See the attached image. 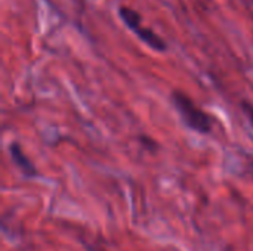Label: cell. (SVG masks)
<instances>
[{
    "instance_id": "6da1fadb",
    "label": "cell",
    "mask_w": 253,
    "mask_h": 251,
    "mask_svg": "<svg viewBox=\"0 0 253 251\" xmlns=\"http://www.w3.org/2000/svg\"><path fill=\"white\" fill-rule=\"evenodd\" d=\"M172 102L182 123L190 130L200 133V135H209L212 132L213 118L203 108H200L187 93L181 90H173Z\"/></svg>"
},
{
    "instance_id": "7a4b0ae2",
    "label": "cell",
    "mask_w": 253,
    "mask_h": 251,
    "mask_svg": "<svg viewBox=\"0 0 253 251\" xmlns=\"http://www.w3.org/2000/svg\"><path fill=\"white\" fill-rule=\"evenodd\" d=\"M9 154H10V160L13 161V164L22 173L24 178L33 179V178H37L39 176V172H37L36 166L25 155V152L22 151V148H21V145L18 142H12L9 145Z\"/></svg>"
},
{
    "instance_id": "3957f363",
    "label": "cell",
    "mask_w": 253,
    "mask_h": 251,
    "mask_svg": "<svg viewBox=\"0 0 253 251\" xmlns=\"http://www.w3.org/2000/svg\"><path fill=\"white\" fill-rule=\"evenodd\" d=\"M145 44H148L151 49H154V50H157V52H165L166 49H168V46H166V41L159 36V34H156L151 28H148V27H138L135 31H133Z\"/></svg>"
},
{
    "instance_id": "277c9868",
    "label": "cell",
    "mask_w": 253,
    "mask_h": 251,
    "mask_svg": "<svg viewBox=\"0 0 253 251\" xmlns=\"http://www.w3.org/2000/svg\"><path fill=\"white\" fill-rule=\"evenodd\" d=\"M119 16L122 18V21H123L132 31H135L138 27H141L142 18H141L139 12L135 10V9H132V7H127V6L119 7Z\"/></svg>"
},
{
    "instance_id": "5b68a950",
    "label": "cell",
    "mask_w": 253,
    "mask_h": 251,
    "mask_svg": "<svg viewBox=\"0 0 253 251\" xmlns=\"http://www.w3.org/2000/svg\"><path fill=\"white\" fill-rule=\"evenodd\" d=\"M139 141H141V143H144V146H147L150 151H154V149H157V142H154V139H151V138H148V136H139Z\"/></svg>"
},
{
    "instance_id": "8992f818",
    "label": "cell",
    "mask_w": 253,
    "mask_h": 251,
    "mask_svg": "<svg viewBox=\"0 0 253 251\" xmlns=\"http://www.w3.org/2000/svg\"><path fill=\"white\" fill-rule=\"evenodd\" d=\"M242 109H243V112L246 114V117H248V120H249V123L253 126V105L252 104H249V102H242Z\"/></svg>"
}]
</instances>
